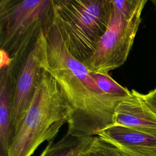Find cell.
<instances>
[{
  "instance_id": "obj_1",
  "label": "cell",
  "mask_w": 156,
  "mask_h": 156,
  "mask_svg": "<svg viewBox=\"0 0 156 156\" xmlns=\"http://www.w3.org/2000/svg\"><path fill=\"white\" fill-rule=\"evenodd\" d=\"M44 32L48 56L44 68L60 85L69 109L66 133L97 136L113 124L115 109L126 98L110 96L99 88L87 66L68 50L52 16Z\"/></svg>"
},
{
  "instance_id": "obj_2",
  "label": "cell",
  "mask_w": 156,
  "mask_h": 156,
  "mask_svg": "<svg viewBox=\"0 0 156 156\" xmlns=\"http://www.w3.org/2000/svg\"><path fill=\"white\" fill-rule=\"evenodd\" d=\"M69 116L60 85L44 70L8 156H31L43 142L53 141Z\"/></svg>"
},
{
  "instance_id": "obj_3",
  "label": "cell",
  "mask_w": 156,
  "mask_h": 156,
  "mask_svg": "<svg viewBox=\"0 0 156 156\" xmlns=\"http://www.w3.org/2000/svg\"><path fill=\"white\" fill-rule=\"evenodd\" d=\"M52 17L71 54L82 63L95 52L110 15V0H52Z\"/></svg>"
},
{
  "instance_id": "obj_4",
  "label": "cell",
  "mask_w": 156,
  "mask_h": 156,
  "mask_svg": "<svg viewBox=\"0 0 156 156\" xmlns=\"http://www.w3.org/2000/svg\"><path fill=\"white\" fill-rule=\"evenodd\" d=\"M52 16V0H1L0 49L18 69Z\"/></svg>"
},
{
  "instance_id": "obj_5",
  "label": "cell",
  "mask_w": 156,
  "mask_h": 156,
  "mask_svg": "<svg viewBox=\"0 0 156 156\" xmlns=\"http://www.w3.org/2000/svg\"><path fill=\"white\" fill-rule=\"evenodd\" d=\"M110 15L107 29L95 52L83 63L91 73L108 74L126 61L138 31L144 5L128 12L110 0Z\"/></svg>"
},
{
  "instance_id": "obj_6",
  "label": "cell",
  "mask_w": 156,
  "mask_h": 156,
  "mask_svg": "<svg viewBox=\"0 0 156 156\" xmlns=\"http://www.w3.org/2000/svg\"><path fill=\"white\" fill-rule=\"evenodd\" d=\"M44 27L17 69L12 107V125L15 136L23 122L47 63Z\"/></svg>"
},
{
  "instance_id": "obj_7",
  "label": "cell",
  "mask_w": 156,
  "mask_h": 156,
  "mask_svg": "<svg viewBox=\"0 0 156 156\" xmlns=\"http://www.w3.org/2000/svg\"><path fill=\"white\" fill-rule=\"evenodd\" d=\"M8 55L1 51L0 66V156H8L15 135L12 107L17 71Z\"/></svg>"
},
{
  "instance_id": "obj_8",
  "label": "cell",
  "mask_w": 156,
  "mask_h": 156,
  "mask_svg": "<svg viewBox=\"0 0 156 156\" xmlns=\"http://www.w3.org/2000/svg\"><path fill=\"white\" fill-rule=\"evenodd\" d=\"M113 124L156 136V115L146 104L143 94L135 90L117 105Z\"/></svg>"
},
{
  "instance_id": "obj_9",
  "label": "cell",
  "mask_w": 156,
  "mask_h": 156,
  "mask_svg": "<svg viewBox=\"0 0 156 156\" xmlns=\"http://www.w3.org/2000/svg\"><path fill=\"white\" fill-rule=\"evenodd\" d=\"M127 156H156V136L113 124L98 135Z\"/></svg>"
},
{
  "instance_id": "obj_10",
  "label": "cell",
  "mask_w": 156,
  "mask_h": 156,
  "mask_svg": "<svg viewBox=\"0 0 156 156\" xmlns=\"http://www.w3.org/2000/svg\"><path fill=\"white\" fill-rule=\"evenodd\" d=\"M93 137H77L66 133L58 141L49 142L40 156H79Z\"/></svg>"
},
{
  "instance_id": "obj_11",
  "label": "cell",
  "mask_w": 156,
  "mask_h": 156,
  "mask_svg": "<svg viewBox=\"0 0 156 156\" xmlns=\"http://www.w3.org/2000/svg\"><path fill=\"white\" fill-rule=\"evenodd\" d=\"M82 156H127L113 144L94 136L82 152Z\"/></svg>"
},
{
  "instance_id": "obj_12",
  "label": "cell",
  "mask_w": 156,
  "mask_h": 156,
  "mask_svg": "<svg viewBox=\"0 0 156 156\" xmlns=\"http://www.w3.org/2000/svg\"><path fill=\"white\" fill-rule=\"evenodd\" d=\"M91 74L99 88L105 93L121 98H127L130 94V91L117 83L108 74L99 73H91Z\"/></svg>"
},
{
  "instance_id": "obj_13",
  "label": "cell",
  "mask_w": 156,
  "mask_h": 156,
  "mask_svg": "<svg viewBox=\"0 0 156 156\" xmlns=\"http://www.w3.org/2000/svg\"><path fill=\"white\" fill-rule=\"evenodd\" d=\"M143 98L149 108L156 115V88L143 94Z\"/></svg>"
},
{
  "instance_id": "obj_14",
  "label": "cell",
  "mask_w": 156,
  "mask_h": 156,
  "mask_svg": "<svg viewBox=\"0 0 156 156\" xmlns=\"http://www.w3.org/2000/svg\"><path fill=\"white\" fill-rule=\"evenodd\" d=\"M79 156H82V154H80V155H79Z\"/></svg>"
}]
</instances>
